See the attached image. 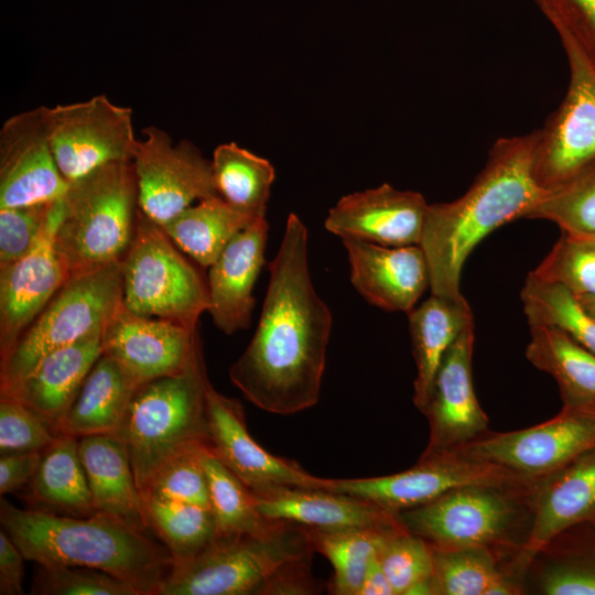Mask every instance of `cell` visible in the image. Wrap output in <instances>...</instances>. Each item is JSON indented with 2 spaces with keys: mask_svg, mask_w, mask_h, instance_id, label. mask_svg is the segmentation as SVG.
Instances as JSON below:
<instances>
[{
  "mask_svg": "<svg viewBox=\"0 0 595 595\" xmlns=\"http://www.w3.org/2000/svg\"><path fill=\"white\" fill-rule=\"evenodd\" d=\"M307 249V228L290 213L255 335L229 369L244 397L273 414L309 409L321 393L333 317L312 283Z\"/></svg>",
  "mask_w": 595,
  "mask_h": 595,
  "instance_id": "cell-1",
  "label": "cell"
},
{
  "mask_svg": "<svg viewBox=\"0 0 595 595\" xmlns=\"http://www.w3.org/2000/svg\"><path fill=\"white\" fill-rule=\"evenodd\" d=\"M539 129L499 138L469 188L447 203L429 204L420 247L431 294L462 296L459 280L472 250L498 227L528 218L545 196L534 175Z\"/></svg>",
  "mask_w": 595,
  "mask_h": 595,
  "instance_id": "cell-2",
  "label": "cell"
},
{
  "mask_svg": "<svg viewBox=\"0 0 595 595\" xmlns=\"http://www.w3.org/2000/svg\"><path fill=\"white\" fill-rule=\"evenodd\" d=\"M0 522L25 560L97 569L140 595H158L173 565L170 551L148 532L101 515L79 518L21 509L1 498Z\"/></svg>",
  "mask_w": 595,
  "mask_h": 595,
  "instance_id": "cell-3",
  "label": "cell"
},
{
  "mask_svg": "<svg viewBox=\"0 0 595 595\" xmlns=\"http://www.w3.org/2000/svg\"><path fill=\"white\" fill-rule=\"evenodd\" d=\"M139 210L132 162L102 166L68 184L54 234L68 278L122 261Z\"/></svg>",
  "mask_w": 595,
  "mask_h": 595,
  "instance_id": "cell-4",
  "label": "cell"
},
{
  "mask_svg": "<svg viewBox=\"0 0 595 595\" xmlns=\"http://www.w3.org/2000/svg\"><path fill=\"white\" fill-rule=\"evenodd\" d=\"M208 383L202 354L185 371L136 389L115 435L126 445L140 494L169 459L192 445L207 443Z\"/></svg>",
  "mask_w": 595,
  "mask_h": 595,
  "instance_id": "cell-5",
  "label": "cell"
},
{
  "mask_svg": "<svg viewBox=\"0 0 595 595\" xmlns=\"http://www.w3.org/2000/svg\"><path fill=\"white\" fill-rule=\"evenodd\" d=\"M314 552L309 529L292 522L263 533L216 534L195 555L173 561L158 595H261L283 565Z\"/></svg>",
  "mask_w": 595,
  "mask_h": 595,
  "instance_id": "cell-6",
  "label": "cell"
},
{
  "mask_svg": "<svg viewBox=\"0 0 595 595\" xmlns=\"http://www.w3.org/2000/svg\"><path fill=\"white\" fill-rule=\"evenodd\" d=\"M122 302V261L69 277L1 359L0 391L50 353L102 333Z\"/></svg>",
  "mask_w": 595,
  "mask_h": 595,
  "instance_id": "cell-7",
  "label": "cell"
},
{
  "mask_svg": "<svg viewBox=\"0 0 595 595\" xmlns=\"http://www.w3.org/2000/svg\"><path fill=\"white\" fill-rule=\"evenodd\" d=\"M181 251L139 208L134 237L122 260V303L142 316L198 328L209 306L207 281Z\"/></svg>",
  "mask_w": 595,
  "mask_h": 595,
  "instance_id": "cell-8",
  "label": "cell"
},
{
  "mask_svg": "<svg viewBox=\"0 0 595 595\" xmlns=\"http://www.w3.org/2000/svg\"><path fill=\"white\" fill-rule=\"evenodd\" d=\"M56 164L71 183L118 162H131L138 139L132 110L106 95L53 107L43 106Z\"/></svg>",
  "mask_w": 595,
  "mask_h": 595,
  "instance_id": "cell-9",
  "label": "cell"
},
{
  "mask_svg": "<svg viewBox=\"0 0 595 595\" xmlns=\"http://www.w3.org/2000/svg\"><path fill=\"white\" fill-rule=\"evenodd\" d=\"M534 483L498 465L470 459L456 452H444L421 455L416 465L392 475L328 478L326 489L360 498L388 512L398 513L464 486L526 489Z\"/></svg>",
  "mask_w": 595,
  "mask_h": 595,
  "instance_id": "cell-10",
  "label": "cell"
},
{
  "mask_svg": "<svg viewBox=\"0 0 595 595\" xmlns=\"http://www.w3.org/2000/svg\"><path fill=\"white\" fill-rule=\"evenodd\" d=\"M595 448V407L569 408L531 428L486 433L454 451L539 480Z\"/></svg>",
  "mask_w": 595,
  "mask_h": 595,
  "instance_id": "cell-11",
  "label": "cell"
},
{
  "mask_svg": "<svg viewBox=\"0 0 595 595\" xmlns=\"http://www.w3.org/2000/svg\"><path fill=\"white\" fill-rule=\"evenodd\" d=\"M142 134L131 162L139 208L150 219L163 227L195 201L218 195L212 161L193 142L174 143L166 131L154 126Z\"/></svg>",
  "mask_w": 595,
  "mask_h": 595,
  "instance_id": "cell-12",
  "label": "cell"
},
{
  "mask_svg": "<svg viewBox=\"0 0 595 595\" xmlns=\"http://www.w3.org/2000/svg\"><path fill=\"white\" fill-rule=\"evenodd\" d=\"M570 79L560 106L539 129L534 175L547 192L595 162V63L572 42H561Z\"/></svg>",
  "mask_w": 595,
  "mask_h": 595,
  "instance_id": "cell-13",
  "label": "cell"
},
{
  "mask_svg": "<svg viewBox=\"0 0 595 595\" xmlns=\"http://www.w3.org/2000/svg\"><path fill=\"white\" fill-rule=\"evenodd\" d=\"M521 489L472 485L453 489L398 519L410 532L441 548H490L510 529L516 509L509 494Z\"/></svg>",
  "mask_w": 595,
  "mask_h": 595,
  "instance_id": "cell-14",
  "label": "cell"
},
{
  "mask_svg": "<svg viewBox=\"0 0 595 595\" xmlns=\"http://www.w3.org/2000/svg\"><path fill=\"white\" fill-rule=\"evenodd\" d=\"M207 446L255 496L285 487L326 489L328 478L314 476L296 462L275 456L249 433L241 402L206 389Z\"/></svg>",
  "mask_w": 595,
  "mask_h": 595,
  "instance_id": "cell-15",
  "label": "cell"
},
{
  "mask_svg": "<svg viewBox=\"0 0 595 595\" xmlns=\"http://www.w3.org/2000/svg\"><path fill=\"white\" fill-rule=\"evenodd\" d=\"M102 354L118 361L140 386L177 375L203 354L198 328L136 314L121 304L101 335Z\"/></svg>",
  "mask_w": 595,
  "mask_h": 595,
  "instance_id": "cell-16",
  "label": "cell"
},
{
  "mask_svg": "<svg viewBox=\"0 0 595 595\" xmlns=\"http://www.w3.org/2000/svg\"><path fill=\"white\" fill-rule=\"evenodd\" d=\"M68 184L50 145L43 106L7 119L0 130V208L60 201Z\"/></svg>",
  "mask_w": 595,
  "mask_h": 595,
  "instance_id": "cell-17",
  "label": "cell"
},
{
  "mask_svg": "<svg viewBox=\"0 0 595 595\" xmlns=\"http://www.w3.org/2000/svg\"><path fill=\"white\" fill-rule=\"evenodd\" d=\"M475 323L470 321L445 353L423 414L429 442L423 456L454 452L487 433L488 418L472 379Z\"/></svg>",
  "mask_w": 595,
  "mask_h": 595,
  "instance_id": "cell-18",
  "label": "cell"
},
{
  "mask_svg": "<svg viewBox=\"0 0 595 595\" xmlns=\"http://www.w3.org/2000/svg\"><path fill=\"white\" fill-rule=\"evenodd\" d=\"M428 207L421 193L383 183L343 196L328 210L324 226L340 240L389 247L420 245Z\"/></svg>",
  "mask_w": 595,
  "mask_h": 595,
  "instance_id": "cell-19",
  "label": "cell"
},
{
  "mask_svg": "<svg viewBox=\"0 0 595 595\" xmlns=\"http://www.w3.org/2000/svg\"><path fill=\"white\" fill-rule=\"evenodd\" d=\"M61 214L62 199L56 202L46 230L33 249L0 266L1 359L68 279L54 246Z\"/></svg>",
  "mask_w": 595,
  "mask_h": 595,
  "instance_id": "cell-20",
  "label": "cell"
},
{
  "mask_svg": "<svg viewBox=\"0 0 595 595\" xmlns=\"http://www.w3.org/2000/svg\"><path fill=\"white\" fill-rule=\"evenodd\" d=\"M530 530L516 566L527 569L560 534L595 521V448L539 479Z\"/></svg>",
  "mask_w": 595,
  "mask_h": 595,
  "instance_id": "cell-21",
  "label": "cell"
},
{
  "mask_svg": "<svg viewBox=\"0 0 595 595\" xmlns=\"http://www.w3.org/2000/svg\"><path fill=\"white\" fill-rule=\"evenodd\" d=\"M350 282L370 304L388 312L409 313L430 288L429 267L420 245L389 247L342 239Z\"/></svg>",
  "mask_w": 595,
  "mask_h": 595,
  "instance_id": "cell-22",
  "label": "cell"
},
{
  "mask_svg": "<svg viewBox=\"0 0 595 595\" xmlns=\"http://www.w3.org/2000/svg\"><path fill=\"white\" fill-rule=\"evenodd\" d=\"M268 231L266 217L255 219L208 267L207 312L214 325L226 335L250 326L256 305L255 284L266 262Z\"/></svg>",
  "mask_w": 595,
  "mask_h": 595,
  "instance_id": "cell-23",
  "label": "cell"
},
{
  "mask_svg": "<svg viewBox=\"0 0 595 595\" xmlns=\"http://www.w3.org/2000/svg\"><path fill=\"white\" fill-rule=\"evenodd\" d=\"M101 335H90L50 353L26 376L0 391V394L24 403L60 432V424L86 376L102 355Z\"/></svg>",
  "mask_w": 595,
  "mask_h": 595,
  "instance_id": "cell-24",
  "label": "cell"
},
{
  "mask_svg": "<svg viewBox=\"0 0 595 595\" xmlns=\"http://www.w3.org/2000/svg\"><path fill=\"white\" fill-rule=\"evenodd\" d=\"M79 457L97 515L149 532L125 443L115 434L79 437Z\"/></svg>",
  "mask_w": 595,
  "mask_h": 595,
  "instance_id": "cell-25",
  "label": "cell"
},
{
  "mask_svg": "<svg viewBox=\"0 0 595 595\" xmlns=\"http://www.w3.org/2000/svg\"><path fill=\"white\" fill-rule=\"evenodd\" d=\"M255 499L266 518L314 530L377 527L399 521L397 513L360 498L327 489L285 487L255 496Z\"/></svg>",
  "mask_w": 595,
  "mask_h": 595,
  "instance_id": "cell-26",
  "label": "cell"
},
{
  "mask_svg": "<svg viewBox=\"0 0 595 595\" xmlns=\"http://www.w3.org/2000/svg\"><path fill=\"white\" fill-rule=\"evenodd\" d=\"M138 386L118 361L102 354L64 415L60 432L76 437L116 434Z\"/></svg>",
  "mask_w": 595,
  "mask_h": 595,
  "instance_id": "cell-27",
  "label": "cell"
},
{
  "mask_svg": "<svg viewBox=\"0 0 595 595\" xmlns=\"http://www.w3.org/2000/svg\"><path fill=\"white\" fill-rule=\"evenodd\" d=\"M408 320L416 365L413 403L423 412L445 353L474 316L463 295L431 294L408 313Z\"/></svg>",
  "mask_w": 595,
  "mask_h": 595,
  "instance_id": "cell-28",
  "label": "cell"
},
{
  "mask_svg": "<svg viewBox=\"0 0 595 595\" xmlns=\"http://www.w3.org/2000/svg\"><path fill=\"white\" fill-rule=\"evenodd\" d=\"M30 508L71 517L96 513L79 457V437L61 433L42 452L40 466L25 489Z\"/></svg>",
  "mask_w": 595,
  "mask_h": 595,
  "instance_id": "cell-29",
  "label": "cell"
},
{
  "mask_svg": "<svg viewBox=\"0 0 595 595\" xmlns=\"http://www.w3.org/2000/svg\"><path fill=\"white\" fill-rule=\"evenodd\" d=\"M529 326L531 338L526 356L556 381L563 407H595V354L556 326Z\"/></svg>",
  "mask_w": 595,
  "mask_h": 595,
  "instance_id": "cell-30",
  "label": "cell"
},
{
  "mask_svg": "<svg viewBox=\"0 0 595 595\" xmlns=\"http://www.w3.org/2000/svg\"><path fill=\"white\" fill-rule=\"evenodd\" d=\"M253 220L215 195L187 207L162 228L184 253L208 268L227 244Z\"/></svg>",
  "mask_w": 595,
  "mask_h": 595,
  "instance_id": "cell-31",
  "label": "cell"
},
{
  "mask_svg": "<svg viewBox=\"0 0 595 595\" xmlns=\"http://www.w3.org/2000/svg\"><path fill=\"white\" fill-rule=\"evenodd\" d=\"M403 524L396 523L323 531L309 529L313 549L332 564L328 591L334 595H359L364 578L388 537Z\"/></svg>",
  "mask_w": 595,
  "mask_h": 595,
  "instance_id": "cell-32",
  "label": "cell"
},
{
  "mask_svg": "<svg viewBox=\"0 0 595 595\" xmlns=\"http://www.w3.org/2000/svg\"><path fill=\"white\" fill-rule=\"evenodd\" d=\"M210 161L217 194L255 219L266 217L275 178L273 165L235 142L216 147Z\"/></svg>",
  "mask_w": 595,
  "mask_h": 595,
  "instance_id": "cell-33",
  "label": "cell"
},
{
  "mask_svg": "<svg viewBox=\"0 0 595 595\" xmlns=\"http://www.w3.org/2000/svg\"><path fill=\"white\" fill-rule=\"evenodd\" d=\"M547 548L552 553L539 577L547 595H595V521L560 534Z\"/></svg>",
  "mask_w": 595,
  "mask_h": 595,
  "instance_id": "cell-34",
  "label": "cell"
},
{
  "mask_svg": "<svg viewBox=\"0 0 595 595\" xmlns=\"http://www.w3.org/2000/svg\"><path fill=\"white\" fill-rule=\"evenodd\" d=\"M217 534L263 533L280 521L266 518L250 489L209 450H202Z\"/></svg>",
  "mask_w": 595,
  "mask_h": 595,
  "instance_id": "cell-35",
  "label": "cell"
},
{
  "mask_svg": "<svg viewBox=\"0 0 595 595\" xmlns=\"http://www.w3.org/2000/svg\"><path fill=\"white\" fill-rule=\"evenodd\" d=\"M142 500L149 531L170 551L173 561L195 555L217 534L208 508L154 496H142Z\"/></svg>",
  "mask_w": 595,
  "mask_h": 595,
  "instance_id": "cell-36",
  "label": "cell"
},
{
  "mask_svg": "<svg viewBox=\"0 0 595 595\" xmlns=\"http://www.w3.org/2000/svg\"><path fill=\"white\" fill-rule=\"evenodd\" d=\"M521 300L529 325L556 326L595 354V316L572 292L530 272L521 290Z\"/></svg>",
  "mask_w": 595,
  "mask_h": 595,
  "instance_id": "cell-37",
  "label": "cell"
},
{
  "mask_svg": "<svg viewBox=\"0 0 595 595\" xmlns=\"http://www.w3.org/2000/svg\"><path fill=\"white\" fill-rule=\"evenodd\" d=\"M431 549L434 595H487L505 575L497 567L489 548L431 545Z\"/></svg>",
  "mask_w": 595,
  "mask_h": 595,
  "instance_id": "cell-38",
  "label": "cell"
},
{
  "mask_svg": "<svg viewBox=\"0 0 595 595\" xmlns=\"http://www.w3.org/2000/svg\"><path fill=\"white\" fill-rule=\"evenodd\" d=\"M528 218L556 224L563 234L595 235V162L547 192Z\"/></svg>",
  "mask_w": 595,
  "mask_h": 595,
  "instance_id": "cell-39",
  "label": "cell"
},
{
  "mask_svg": "<svg viewBox=\"0 0 595 595\" xmlns=\"http://www.w3.org/2000/svg\"><path fill=\"white\" fill-rule=\"evenodd\" d=\"M379 560L394 595H434L431 545L403 526L386 540Z\"/></svg>",
  "mask_w": 595,
  "mask_h": 595,
  "instance_id": "cell-40",
  "label": "cell"
},
{
  "mask_svg": "<svg viewBox=\"0 0 595 595\" xmlns=\"http://www.w3.org/2000/svg\"><path fill=\"white\" fill-rule=\"evenodd\" d=\"M531 273L574 295H595V240L562 234Z\"/></svg>",
  "mask_w": 595,
  "mask_h": 595,
  "instance_id": "cell-41",
  "label": "cell"
},
{
  "mask_svg": "<svg viewBox=\"0 0 595 595\" xmlns=\"http://www.w3.org/2000/svg\"><path fill=\"white\" fill-rule=\"evenodd\" d=\"M205 444L192 445L169 459L153 475L141 496H154L210 509L208 482L202 462Z\"/></svg>",
  "mask_w": 595,
  "mask_h": 595,
  "instance_id": "cell-42",
  "label": "cell"
},
{
  "mask_svg": "<svg viewBox=\"0 0 595 595\" xmlns=\"http://www.w3.org/2000/svg\"><path fill=\"white\" fill-rule=\"evenodd\" d=\"M31 593L34 595H140L138 589L107 572L68 565H39Z\"/></svg>",
  "mask_w": 595,
  "mask_h": 595,
  "instance_id": "cell-43",
  "label": "cell"
},
{
  "mask_svg": "<svg viewBox=\"0 0 595 595\" xmlns=\"http://www.w3.org/2000/svg\"><path fill=\"white\" fill-rule=\"evenodd\" d=\"M60 434L28 405L0 394V455L43 452Z\"/></svg>",
  "mask_w": 595,
  "mask_h": 595,
  "instance_id": "cell-44",
  "label": "cell"
},
{
  "mask_svg": "<svg viewBox=\"0 0 595 595\" xmlns=\"http://www.w3.org/2000/svg\"><path fill=\"white\" fill-rule=\"evenodd\" d=\"M56 202L0 208V266L33 249L46 230Z\"/></svg>",
  "mask_w": 595,
  "mask_h": 595,
  "instance_id": "cell-45",
  "label": "cell"
},
{
  "mask_svg": "<svg viewBox=\"0 0 595 595\" xmlns=\"http://www.w3.org/2000/svg\"><path fill=\"white\" fill-rule=\"evenodd\" d=\"M561 42L582 47L595 63V0H532Z\"/></svg>",
  "mask_w": 595,
  "mask_h": 595,
  "instance_id": "cell-46",
  "label": "cell"
},
{
  "mask_svg": "<svg viewBox=\"0 0 595 595\" xmlns=\"http://www.w3.org/2000/svg\"><path fill=\"white\" fill-rule=\"evenodd\" d=\"M312 556L283 565L264 584L261 595H310L318 593V584L311 573Z\"/></svg>",
  "mask_w": 595,
  "mask_h": 595,
  "instance_id": "cell-47",
  "label": "cell"
},
{
  "mask_svg": "<svg viewBox=\"0 0 595 595\" xmlns=\"http://www.w3.org/2000/svg\"><path fill=\"white\" fill-rule=\"evenodd\" d=\"M42 452L14 453L0 456V494H13L26 488L33 479Z\"/></svg>",
  "mask_w": 595,
  "mask_h": 595,
  "instance_id": "cell-48",
  "label": "cell"
},
{
  "mask_svg": "<svg viewBox=\"0 0 595 595\" xmlns=\"http://www.w3.org/2000/svg\"><path fill=\"white\" fill-rule=\"evenodd\" d=\"M21 550L9 534L0 530V594L22 595L24 565Z\"/></svg>",
  "mask_w": 595,
  "mask_h": 595,
  "instance_id": "cell-49",
  "label": "cell"
},
{
  "mask_svg": "<svg viewBox=\"0 0 595 595\" xmlns=\"http://www.w3.org/2000/svg\"><path fill=\"white\" fill-rule=\"evenodd\" d=\"M359 595H394L382 570L379 555L372 561L364 578Z\"/></svg>",
  "mask_w": 595,
  "mask_h": 595,
  "instance_id": "cell-50",
  "label": "cell"
},
{
  "mask_svg": "<svg viewBox=\"0 0 595 595\" xmlns=\"http://www.w3.org/2000/svg\"><path fill=\"white\" fill-rule=\"evenodd\" d=\"M581 305L593 316H595V295H575Z\"/></svg>",
  "mask_w": 595,
  "mask_h": 595,
  "instance_id": "cell-51",
  "label": "cell"
},
{
  "mask_svg": "<svg viewBox=\"0 0 595 595\" xmlns=\"http://www.w3.org/2000/svg\"><path fill=\"white\" fill-rule=\"evenodd\" d=\"M577 237H578V236H577ZM585 238H589V239L595 240V235H594V236H587V237H585Z\"/></svg>",
  "mask_w": 595,
  "mask_h": 595,
  "instance_id": "cell-52",
  "label": "cell"
}]
</instances>
